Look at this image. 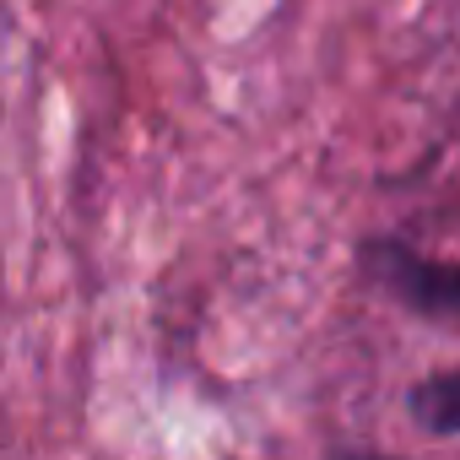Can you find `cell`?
Wrapping results in <instances>:
<instances>
[{
    "label": "cell",
    "mask_w": 460,
    "mask_h": 460,
    "mask_svg": "<svg viewBox=\"0 0 460 460\" xmlns=\"http://www.w3.org/2000/svg\"><path fill=\"white\" fill-rule=\"evenodd\" d=\"M363 271L417 314H455L460 320V261H433L406 250L401 239H368Z\"/></svg>",
    "instance_id": "obj_1"
},
{
    "label": "cell",
    "mask_w": 460,
    "mask_h": 460,
    "mask_svg": "<svg viewBox=\"0 0 460 460\" xmlns=\"http://www.w3.org/2000/svg\"><path fill=\"white\" fill-rule=\"evenodd\" d=\"M341 460H379V455H341Z\"/></svg>",
    "instance_id": "obj_3"
},
{
    "label": "cell",
    "mask_w": 460,
    "mask_h": 460,
    "mask_svg": "<svg viewBox=\"0 0 460 460\" xmlns=\"http://www.w3.org/2000/svg\"><path fill=\"white\" fill-rule=\"evenodd\" d=\"M406 411L422 433L433 438H460V368H444V374H428L411 385L406 395Z\"/></svg>",
    "instance_id": "obj_2"
}]
</instances>
